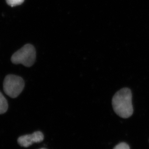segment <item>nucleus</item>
Masks as SVG:
<instances>
[{
	"label": "nucleus",
	"instance_id": "6",
	"mask_svg": "<svg viewBox=\"0 0 149 149\" xmlns=\"http://www.w3.org/2000/svg\"><path fill=\"white\" fill-rule=\"evenodd\" d=\"M6 2L9 6L14 7L19 6L22 4L24 1V0H6Z\"/></svg>",
	"mask_w": 149,
	"mask_h": 149
},
{
	"label": "nucleus",
	"instance_id": "2",
	"mask_svg": "<svg viewBox=\"0 0 149 149\" xmlns=\"http://www.w3.org/2000/svg\"><path fill=\"white\" fill-rule=\"evenodd\" d=\"M36 59V51L33 45L27 44L15 52L11 57V61L15 64H21L25 66H33Z\"/></svg>",
	"mask_w": 149,
	"mask_h": 149
},
{
	"label": "nucleus",
	"instance_id": "8",
	"mask_svg": "<svg viewBox=\"0 0 149 149\" xmlns=\"http://www.w3.org/2000/svg\"><path fill=\"white\" fill-rule=\"evenodd\" d=\"M45 149V148H42V149Z\"/></svg>",
	"mask_w": 149,
	"mask_h": 149
},
{
	"label": "nucleus",
	"instance_id": "4",
	"mask_svg": "<svg viewBox=\"0 0 149 149\" xmlns=\"http://www.w3.org/2000/svg\"><path fill=\"white\" fill-rule=\"evenodd\" d=\"M44 136L40 131H36L32 134L20 136L17 142L21 146L28 147L34 143H39L44 140Z\"/></svg>",
	"mask_w": 149,
	"mask_h": 149
},
{
	"label": "nucleus",
	"instance_id": "7",
	"mask_svg": "<svg viewBox=\"0 0 149 149\" xmlns=\"http://www.w3.org/2000/svg\"><path fill=\"white\" fill-rule=\"evenodd\" d=\"M113 149H130V146L124 142H122L116 146Z\"/></svg>",
	"mask_w": 149,
	"mask_h": 149
},
{
	"label": "nucleus",
	"instance_id": "1",
	"mask_svg": "<svg viewBox=\"0 0 149 149\" xmlns=\"http://www.w3.org/2000/svg\"><path fill=\"white\" fill-rule=\"evenodd\" d=\"M112 105L118 116L123 118L131 116L133 113L131 90L124 88L117 92L113 97Z\"/></svg>",
	"mask_w": 149,
	"mask_h": 149
},
{
	"label": "nucleus",
	"instance_id": "3",
	"mask_svg": "<svg viewBox=\"0 0 149 149\" xmlns=\"http://www.w3.org/2000/svg\"><path fill=\"white\" fill-rule=\"evenodd\" d=\"M3 86L6 94L12 98H16L23 90L25 83L19 76L8 75L4 79Z\"/></svg>",
	"mask_w": 149,
	"mask_h": 149
},
{
	"label": "nucleus",
	"instance_id": "5",
	"mask_svg": "<svg viewBox=\"0 0 149 149\" xmlns=\"http://www.w3.org/2000/svg\"><path fill=\"white\" fill-rule=\"evenodd\" d=\"M8 103L3 94L0 92V114H3L7 111Z\"/></svg>",
	"mask_w": 149,
	"mask_h": 149
}]
</instances>
